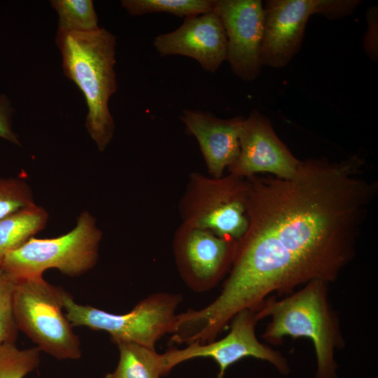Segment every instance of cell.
Listing matches in <instances>:
<instances>
[{
    "mask_svg": "<svg viewBox=\"0 0 378 378\" xmlns=\"http://www.w3.org/2000/svg\"><path fill=\"white\" fill-rule=\"evenodd\" d=\"M358 155L301 161L290 178H246L248 227L237 241L216 308L232 317L272 293L334 282L353 260L360 231L378 192Z\"/></svg>",
    "mask_w": 378,
    "mask_h": 378,
    "instance_id": "obj_1",
    "label": "cell"
},
{
    "mask_svg": "<svg viewBox=\"0 0 378 378\" xmlns=\"http://www.w3.org/2000/svg\"><path fill=\"white\" fill-rule=\"evenodd\" d=\"M328 284L312 281L280 300L267 298L255 311L258 321L270 317L261 336L267 343L279 344L285 337L312 342L316 378H337L335 353L345 345L337 314L329 300Z\"/></svg>",
    "mask_w": 378,
    "mask_h": 378,
    "instance_id": "obj_2",
    "label": "cell"
},
{
    "mask_svg": "<svg viewBox=\"0 0 378 378\" xmlns=\"http://www.w3.org/2000/svg\"><path fill=\"white\" fill-rule=\"evenodd\" d=\"M55 43L61 53L64 74L84 95L88 107L86 130L98 150L104 151L115 130L108 102L118 88L116 37L103 27L90 33L57 31Z\"/></svg>",
    "mask_w": 378,
    "mask_h": 378,
    "instance_id": "obj_3",
    "label": "cell"
},
{
    "mask_svg": "<svg viewBox=\"0 0 378 378\" xmlns=\"http://www.w3.org/2000/svg\"><path fill=\"white\" fill-rule=\"evenodd\" d=\"M102 237L94 218L83 211L70 232L56 238H30L6 253L1 267L15 283L41 276L51 268L69 276H78L96 265Z\"/></svg>",
    "mask_w": 378,
    "mask_h": 378,
    "instance_id": "obj_4",
    "label": "cell"
},
{
    "mask_svg": "<svg viewBox=\"0 0 378 378\" xmlns=\"http://www.w3.org/2000/svg\"><path fill=\"white\" fill-rule=\"evenodd\" d=\"M63 290L43 276L15 283L13 314L16 327L36 347L57 360H77L80 342L63 312Z\"/></svg>",
    "mask_w": 378,
    "mask_h": 378,
    "instance_id": "obj_5",
    "label": "cell"
},
{
    "mask_svg": "<svg viewBox=\"0 0 378 378\" xmlns=\"http://www.w3.org/2000/svg\"><path fill=\"white\" fill-rule=\"evenodd\" d=\"M181 301L180 294L157 292L139 301L130 312L115 314L79 304L69 293L63 292V308L73 327L105 331L115 344L134 343L151 349L162 336L170 334Z\"/></svg>",
    "mask_w": 378,
    "mask_h": 378,
    "instance_id": "obj_6",
    "label": "cell"
},
{
    "mask_svg": "<svg viewBox=\"0 0 378 378\" xmlns=\"http://www.w3.org/2000/svg\"><path fill=\"white\" fill-rule=\"evenodd\" d=\"M246 195L244 178L192 172L179 203L182 223L238 241L248 227Z\"/></svg>",
    "mask_w": 378,
    "mask_h": 378,
    "instance_id": "obj_7",
    "label": "cell"
},
{
    "mask_svg": "<svg viewBox=\"0 0 378 378\" xmlns=\"http://www.w3.org/2000/svg\"><path fill=\"white\" fill-rule=\"evenodd\" d=\"M263 8L260 62L262 66L273 68L286 66L298 52L311 15L335 20L352 11L348 0H267Z\"/></svg>",
    "mask_w": 378,
    "mask_h": 378,
    "instance_id": "obj_8",
    "label": "cell"
},
{
    "mask_svg": "<svg viewBox=\"0 0 378 378\" xmlns=\"http://www.w3.org/2000/svg\"><path fill=\"white\" fill-rule=\"evenodd\" d=\"M255 312L244 309L230 323V331L223 338L207 343L192 342L183 349H170L161 354L163 375L182 362L197 358H210L219 367L217 378H224L227 368L246 357L272 364L281 374H288L287 359L278 351L261 343L255 335Z\"/></svg>",
    "mask_w": 378,
    "mask_h": 378,
    "instance_id": "obj_9",
    "label": "cell"
},
{
    "mask_svg": "<svg viewBox=\"0 0 378 378\" xmlns=\"http://www.w3.org/2000/svg\"><path fill=\"white\" fill-rule=\"evenodd\" d=\"M236 244L235 240L182 223L174 233L172 248L186 286L196 293L214 288L227 275Z\"/></svg>",
    "mask_w": 378,
    "mask_h": 378,
    "instance_id": "obj_10",
    "label": "cell"
},
{
    "mask_svg": "<svg viewBox=\"0 0 378 378\" xmlns=\"http://www.w3.org/2000/svg\"><path fill=\"white\" fill-rule=\"evenodd\" d=\"M227 36V57L232 71L245 81L260 74V50L265 13L260 0H214Z\"/></svg>",
    "mask_w": 378,
    "mask_h": 378,
    "instance_id": "obj_11",
    "label": "cell"
},
{
    "mask_svg": "<svg viewBox=\"0 0 378 378\" xmlns=\"http://www.w3.org/2000/svg\"><path fill=\"white\" fill-rule=\"evenodd\" d=\"M300 163L276 135L270 120L253 109L244 120L238 157L227 169L229 174L244 178L259 173L290 178Z\"/></svg>",
    "mask_w": 378,
    "mask_h": 378,
    "instance_id": "obj_12",
    "label": "cell"
},
{
    "mask_svg": "<svg viewBox=\"0 0 378 378\" xmlns=\"http://www.w3.org/2000/svg\"><path fill=\"white\" fill-rule=\"evenodd\" d=\"M153 45L160 57H189L211 73L218 69L227 57L225 31L214 10L185 18L176 30L155 36Z\"/></svg>",
    "mask_w": 378,
    "mask_h": 378,
    "instance_id": "obj_13",
    "label": "cell"
},
{
    "mask_svg": "<svg viewBox=\"0 0 378 378\" xmlns=\"http://www.w3.org/2000/svg\"><path fill=\"white\" fill-rule=\"evenodd\" d=\"M181 119L186 132L197 139L211 176L222 177L238 157L244 118L222 119L200 110L183 109Z\"/></svg>",
    "mask_w": 378,
    "mask_h": 378,
    "instance_id": "obj_14",
    "label": "cell"
},
{
    "mask_svg": "<svg viewBox=\"0 0 378 378\" xmlns=\"http://www.w3.org/2000/svg\"><path fill=\"white\" fill-rule=\"evenodd\" d=\"M48 213L35 203L0 219V267L6 253L14 251L42 230Z\"/></svg>",
    "mask_w": 378,
    "mask_h": 378,
    "instance_id": "obj_15",
    "label": "cell"
},
{
    "mask_svg": "<svg viewBox=\"0 0 378 378\" xmlns=\"http://www.w3.org/2000/svg\"><path fill=\"white\" fill-rule=\"evenodd\" d=\"M116 345L119 350L118 365L105 378H160L163 375L161 354L155 349L128 342Z\"/></svg>",
    "mask_w": 378,
    "mask_h": 378,
    "instance_id": "obj_16",
    "label": "cell"
},
{
    "mask_svg": "<svg viewBox=\"0 0 378 378\" xmlns=\"http://www.w3.org/2000/svg\"><path fill=\"white\" fill-rule=\"evenodd\" d=\"M58 16L57 31L90 33L99 29L92 0H51Z\"/></svg>",
    "mask_w": 378,
    "mask_h": 378,
    "instance_id": "obj_17",
    "label": "cell"
},
{
    "mask_svg": "<svg viewBox=\"0 0 378 378\" xmlns=\"http://www.w3.org/2000/svg\"><path fill=\"white\" fill-rule=\"evenodd\" d=\"M121 6L132 16L164 12L185 19L212 11L214 0H122Z\"/></svg>",
    "mask_w": 378,
    "mask_h": 378,
    "instance_id": "obj_18",
    "label": "cell"
},
{
    "mask_svg": "<svg viewBox=\"0 0 378 378\" xmlns=\"http://www.w3.org/2000/svg\"><path fill=\"white\" fill-rule=\"evenodd\" d=\"M37 347L20 349L15 342H0V378H24L40 364Z\"/></svg>",
    "mask_w": 378,
    "mask_h": 378,
    "instance_id": "obj_19",
    "label": "cell"
},
{
    "mask_svg": "<svg viewBox=\"0 0 378 378\" xmlns=\"http://www.w3.org/2000/svg\"><path fill=\"white\" fill-rule=\"evenodd\" d=\"M34 203L31 189L24 179L0 178V219Z\"/></svg>",
    "mask_w": 378,
    "mask_h": 378,
    "instance_id": "obj_20",
    "label": "cell"
},
{
    "mask_svg": "<svg viewBox=\"0 0 378 378\" xmlns=\"http://www.w3.org/2000/svg\"><path fill=\"white\" fill-rule=\"evenodd\" d=\"M15 283L0 267V342H15L18 330L13 314Z\"/></svg>",
    "mask_w": 378,
    "mask_h": 378,
    "instance_id": "obj_21",
    "label": "cell"
},
{
    "mask_svg": "<svg viewBox=\"0 0 378 378\" xmlns=\"http://www.w3.org/2000/svg\"><path fill=\"white\" fill-rule=\"evenodd\" d=\"M14 108L9 98L0 93V138L20 146L18 136L12 129Z\"/></svg>",
    "mask_w": 378,
    "mask_h": 378,
    "instance_id": "obj_22",
    "label": "cell"
},
{
    "mask_svg": "<svg viewBox=\"0 0 378 378\" xmlns=\"http://www.w3.org/2000/svg\"><path fill=\"white\" fill-rule=\"evenodd\" d=\"M377 7H370L367 13L368 29L363 39L365 52L372 59H377Z\"/></svg>",
    "mask_w": 378,
    "mask_h": 378,
    "instance_id": "obj_23",
    "label": "cell"
}]
</instances>
